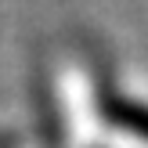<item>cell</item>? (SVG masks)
I'll return each mask as SVG.
<instances>
[{
	"label": "cell",
	"instance_id": "1",
	"mask_svg": "<svg viewBox=\"0 0 148 148\" xmlns=\"http://www.w3.org/2000/svg\"><path fill=\"white\" fill-rule=\"evenodd\" d=\"M116 119H119V123H127V127H134L137 134H145V137H148V108H141V105L116 108Z\"/></svg>",
	"mask_w": 148,
	"mask_h": 148
}]
</instances>
